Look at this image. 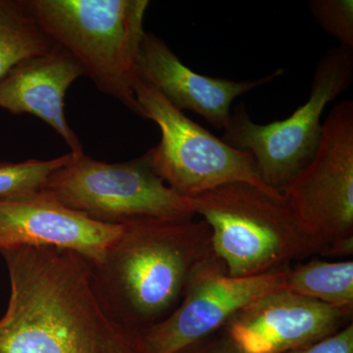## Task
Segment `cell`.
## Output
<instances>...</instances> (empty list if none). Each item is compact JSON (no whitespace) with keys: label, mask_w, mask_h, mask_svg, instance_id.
Segmentation results:
<instances>
[{"label":"cell","mask_w":353,"mask_h":353,"mask_svg":"<svg viewBox=\"0 0 353 353\" xmlns=\"http://www.w3.org/2000/svg\"><path fill=\"white\" fill-rule=\"evenodd\" d=\"M308 7L317 24L339 46L353 48L352 0H311Z\"/></svg>","instance_id":"cell-17"},{"label":"cell","mask_w":353,"mask_h":353,"mask_svg":"<svg viewBox=\"0 0 353 353\" xmlns=\"http://www.w3.org/2000/svg\"><path fill=\"white\" fill-rule=\"evenodd\" d=\"M290 266L250 277H231L217 255L190 280L182 301L161 322L139 332L145 353H173L224 328L259 297L285 288Z\"/></svg>","instance_id":"cell-9"},{"label":"cell","mask_w":353,"mask_h":353,"mask_svg":"<svg viewBox=\"0 0 353 353\" xmlns=\"http://www.w3.org/2000/svg\"><path fill=\"white\" fill-rule=\"evenodd\" d=\"M63 205L46 190L0 199V250L46 246L71 250L97 264L122 233Z\"/></svg>","instance_id":"cell-11"},{"label":"cell","mask_w":353,"mask_h":353,"mask_svg":"<svg viewBox=\"0 0 353 353\" xmlns=\"http://www.w3.org/2000/svg\"><path fill=\"white\" fill-rule=\"evenodd\" d=\"M323 256L353 253V101L334 105L314 157L283 192Z\"/></svg>","instance_id":"cell-8"},{"label":"cell","mask_w":353,"mask_h":353,"mask_svg":"<svg viewBox=\"0 0 353 353\" xmlns=\"http://www.w3.org/2000/svg\"><path fill=\"white\" fill-rule=\"evenodd\" d=\"M288 353H353L352 322L322 340Z\"/></svg>","instance_id":"cell-18"},{"label":"cell","mask_w":353,"mask_h":353,"mask_svg":"<svg viewBox=\"0 0 353 353\" xmlns=\"http://www.w3.org/2000/svg\"><path fill=\"white\" fill-rule=\"evenodd\" d=\"M192 201L194 213L210 229L211 243L231 277H250L294 260L320 255L283 194L236 182L203 192Z\"/></svg>","instance_id":"cell-4"},{"label":"cell","mask_w":353,"mask_h":353,"mask_svg":"<svg viewBox=\"0 0 353 353\" xmlns=\"http://www.w3.org/2000/svg\"><path fill=\"white\" fill-rule=\"evenodd\" d=\"M44 32L103 94L139 117L138 59L148 0H28Z\"/></svg>","instance_id":"cell-3"},{"label":"cell","mask_w":353,"mask_h":353,"mask_svg":"<svg viewBox=\"0 0 353 353\" xmlns=\"http://www.w3.org/2000/svg\"><path fill=\"white\" fill-rule=\"evenodd\" d=\"M43 190L67 208L105 224L196 216L192 201L179 196L157 175L146 152L117 163L94 159L85 152L73 154L50 176Z\"/></svg>","instance_id":"cell-6"},{"label":"cell","mask_w":353,"mask_h":353,"mask_svg":"<svg viewBox=\"0 0 353 353\" xmlns=\"http://www.w3.org/2000/svg\"><path fill=\"white\" fill-rule=\"evenodd\" d=\"M279 68L256 80L233 81L196 73L181 61L163 39L145 32L138 59V76L157 90L174 108L201 116L211 126L225 130L232 103L241 95L279 78Z\"/></svg>","instance_id":"cell-12"},{"label":"cell","mask_w":353,"mask_h":353,"mask_svg":"<svg viewBox=\"0 0 353 353\" xmlns=\"http://www.w3.org/2000/svg\"><path fill=\"white\" fill-rule=\"evenodd\" d=\"M57 46L34 18L28 0H0V78L23 60Z\"/></svg>","instance_id":"cell-15"},{"label":"cell","mask_w":353,"mask_h":353,"mask_svg":"<svg viewBox=\"0 0 353 353\" xmlns=\"http://www.w3.org/2000/svg\"><path fill=\"white\" fill-rule=\"evenodd\" d=\"M134 94L143 118L153 121L161 132L158 145L146 152L152 168L179 196L192 199L236 182L250 183L276 196L283 194L265 185L252 152L228 145L139 78Z\"/></svg>","instance_id":"cell-7"},{"label":"cell","mask_w":353,"mask_h":353,"mask_svg":"<svg viewBox=\"0 0 353 353\" xmlns=\"http://www.w3.org/2000/svg\"><path fill=\"white\" fill-rule=\"evenodd\" d=\"M73 157L69 152L50 160L0 162V199H13L43 190L48 179Z\"/></svg>","instance_id":"cell-16"},{"label":"cell","mask_w":353,"mask_h":353,"mask_svg":"<svg viewBox=\"0 0 353 353\" xmlns=\"http://www.w3.org/2000/svg\"><path fill=\"white\" fill-rule=\"evenodd\" d=\"M10 296L0 318V353H145L139 333L97 296L90 264L46 246L0 250Z\"/></svg>","instance_id":"cell-1"},{"label":"cell","mask_w":353,"mask_h":353,"mask_svg":"<svg viewBox=\"0 0 353 353\" xmlns=\"http://www.w3.org/2000/svg\"><path fill=\"white\" fill-rule=\"evenodd\" d=\"M284 289L353 314V261L311 259L289 268Z\"/></svg>","instance_id":"cell-14"},{"label":"cell","mask_w":353,"mask_h":353,"mask_svg":"<svg viewBox=\"0 0 353 353\" xmlns=\"http://www.w3.org/2000/svg\"><path fill=\"white\" fill-rule=\"evenodd\" d=\"M352 318L283 288L246 305L221 332L243 353H288L336 333Z\"/></svg>","instance_id":"cell-10"},{"label":"cell","mask_w":353,"mask_h":353,"mask_svg":"<svg viewBox=\"0 0 353 353\" xmlns=\"http://www.w3.org/2000/svg\"><path fill=\"white\" fill-rule=\"evenodd\" d=\"M352 81L353 48L334 46L316 64L307 101L289 118L256 124L240 103L232 110L222 139L252 152L265 185L283 194L314 157L325 108L345 94Z\"/></svg>","instance_id":"cell-5"},{"label":"cell","mask_w":353,"mask_h":353,"mask_svg":"<svg viewBox=\"0 0 353 353\" xmlns=\"http://www.w3.org/2000/svg\"><path fill=\"white\" fill-rule=\"evenodd\" d=\"M83 67L61 46L27 58L0 78V108L20 115L30 114L52 128L73 154L83 145L65 115V95L80 77Z\"/></svg>","instance_id":"cell-13"},{"label":"cell","mask_w":353,"mask_h":353,"mask_svg":"<svg viewBox=\"0 0 353 353\" xmlns=\"http://www.w3.org/2000/svg\"><path fill=\"white\" fill-rule=\"evenodd\" d=\"M173 353H243L227 338L226 334L218 332L201 339Z\"/></svg>","instance_id":"cell-19"},{"label":"cell","mask_w":353,"mask_h":353,"mask_svg":"<svg viewBox=\"0 0 353 353\" xmlns=\"http://www.w3.org/2000/svg\"><path fill=\"white\" fill-rule=\"evenodd\" d=\"M214 256L203 220L143 218L123 225L104 259L90 263V274L106 310L139 333L175 310L194 274Z\"/></svg>","instance_id":"cell-2"}]
</instances>
